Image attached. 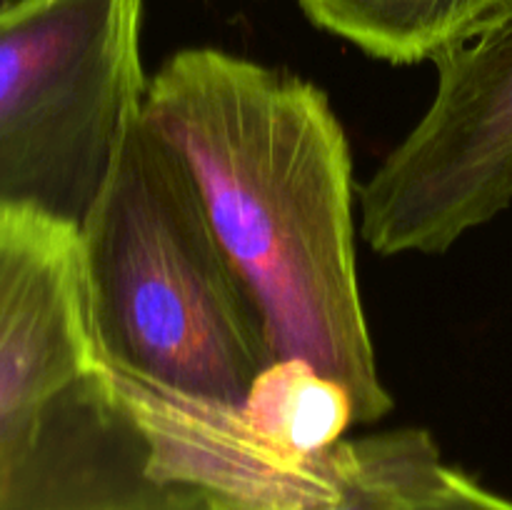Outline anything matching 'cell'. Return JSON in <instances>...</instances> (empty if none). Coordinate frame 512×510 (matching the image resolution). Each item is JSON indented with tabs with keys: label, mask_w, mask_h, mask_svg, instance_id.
Instances as JSON below:
<instances>
[{
	"label": "cell",
	"mask_w": 512,
	"mask_h": 510,
	"mask_svg": "<svg viewBox=\"0 0 512 510\" xmlns=\"http://www.w3.org/2000/svg\"><path fill=\"white\" fill-rule=\"evenodd\" d=\"M143 115L188 165L273 360L345 385L358 423L390 413L358 283L353 160L328 95L243 55L185 48L148 80Z\"/></svg>",
	"instance_id": "cell-1"
},
{
	"label": "cell",
	"mask_w": 512,
	"mask_h": 510,
	"mask_svg": "<svg viewBox=\"0 0 512 510\" xmlns=\"http://www.w3.org/2000/svg\"><path fill=\"white\" fill-rule=\"evenodd\" d=\"M78 238L98 360L168 393L243 408L273 363L263 313L143 105Z\"/></svg>",
	"instance_id": "cell-2"
},
{
	"label": "cell",
	"mask_w": 512,
	"mask_h": 510,
	"mask_svg": "<svg viewBox=\"0 0 512 510\" xmlns=\"http://www.w3.org/2000/svg\"><path fill=\"white\" fill-rule=\"evenodd\" d=\"M143 0L0 5V213L80 230L148 80Z\"/></svg>",
	"instance_id": "cell-3"
},
{
	"label": "cell",
	"mask_w": 512,
	"mask_h": 510,
	"mask_svg": "<svg viewBox=\"0 0 512 510\" xmlns=\"http://www.w3.org/2000/svg\"><path fill=\"white\" fill-rule=\"evenodd\" d=\"M433 63L428 110L360 188L380 255H443L512 203V3Z\"/></svg>",
	"instance_id": "cell-4"
},
{
	"label": "cell",
	"mask_w": 512,
	"mask_h": 510,
	"mask_svg": "<svg viewBox=\"0 0 512 510\" xmlns=\"http://www.w3.org/2000/svg\"><path fill=\"white\" fill-rule=\"evenodd\" d=\"M95 360L78 230L0 213V468Z\"/></svg>",
	"instance_id": "cell-5"
},
{
	"label": "cell",
	"mask_w": 512,
	"mask_h": 510,
	"mask_svg": "<svg viewBox=\"0 0 512 510\" xmlns=\"http://www.w3.org/2000/svg\"><path fill=\"white\" fill-rule=\"evenodd\" d=\"M0 510L228 508L155 468L145 433L95 360L0 468Z\"/></svg>",
	"instance_id": "cell-6"
},
{
	"label": "cell",
	"mask_w": 512,
	"mask_h": 510,
	"mask_svg": "<svg viewBox=\"0 0 512 510\" xmlns=\"http://www.w3.org/2000/svg\"><path fill=\"white\" fill-rule=\"evenodd\" d=\"M335 465V495L320 510H512L510 498L445 463L423 428L343 438Z\"/></svg>",
	"instance_id": "cell-7"
},
{
	"label": "cell",
	"mask_w": 512,
	"mask_h": 510,
	"mask_svg": "<svg viewBox=\"0 0 512 510\" xmlns=\"http://www.w3.org/2000/svg\"><path fill=\"white\" fill-rule=\"evenodd\" d=\"M512 0H298L318 28L395 65L435 60Z\"/></svg>",
	"instance_id": "cell-8"
},
{
	"label": "cell",
	"mask_w": 512,
	"mask_h": 510,
	"mask_svg": "<svg viewBox=\"0 0 512 510\" xmlns=\"http://www.w3.org/2000/svg\"><path fill=\"white\" fill-rule=\"evenodd\" d=\"M240 415L258 438L288 455L323 453L358 423L348 388L305 360H273Z\"/></svg>",
	"instance_id": "cell-9"
}]
</instances>
